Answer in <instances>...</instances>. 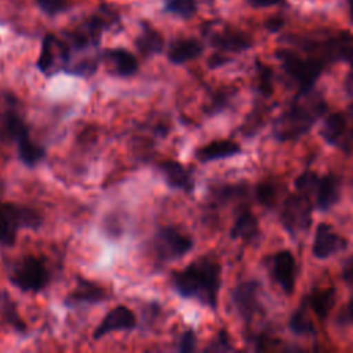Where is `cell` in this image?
I'll return each mask as SVG.
<instances>
[{
    "instance_id": "6da1fadb",
    "label": "cell",
    "mask_w": 353,
    "mask_h": 353,
    "mask_svg": "<svg viewBox=\"0 0 353 353\" xmlns=\"http://www.w3.org/2000/svg\"><path fill=\"white\" fill-rule=\"evenodd\" d=\"M172 288L182 296L216 307L221 285V266L211 256H201L171 276Z\"/></svg>"
},
{
    "instance_id": "7a4b0ae2",
    "label": "cell",
    "mask_w": 353,
    "mask_h": 353,
    "mask_svg": "<svg viewBox=\"0 0 353 353\" xmlns=\"http://www.w3.org/2000/svg\"><path fill=\"white\" fill-rule=\"evenodd\" d=\"M325 103L310 90L299 91L292 105L274 124V135L280 141L295 139L307 132L314 121L324 113Z\"/></svg>"
},
{
    "instance_id": "3957f363",
    "label": "cell",
    "mask_w": 353,
    "mask_h": 353,
    "mask_svg": "<svg viewBox=\"0 0 353 353\" xmlns=\"http://www.w3.org/2000/svg\"><path fill=\"white\" fill-rule=\"evenodd\" d=\"M43 222L41 214L30 207L14 203L0 204V245L12 247L19 229H37Z\"/></svg>"
},
{
    "instance_id": "277c9868",
    "label": "cell",
    "mask_w": 353,
    "mask_h": 353,
    "mask_svg": "<svg viewBox=\"0 0 353 353\" xmlns=\"http://www.w3.org/2000/svg\"><path fill=\"white\" fill-rule=\"evenodd\" d=\"M11 283L25 292L41 291L50 281L44 262L33 255L23 256L10 272Z\"/></svg>"
},
{
    "instance_id": "5b68a950",
    "label": "cell",
    "mask_w": 353,
    "mask_h": 353,
    "mask_svg": "<svg viewBox=\"0 0 353 353\" xmlns=\"http://www.w3.org/2000/svg\"><path fill=\"white\" fill-rule=\"evenodd\" d=\"M277 57L287 74L296 81L299 91L310 90L323 70V62L320 59H303L290 50L277 51Z\"/></svg>"
},
{
    "instance_id": "8992f818",
    "label": "cell",
    "mask_w": 353,
    "mask_h": 353,
    "mask_svg": "<svg viewBox=\"0 0 353 353\" xmlns=\"http://www.w3.org/2000/svg\"><path fill=\"white\" fill-rule=\"evenodd\" d=\"M153 247L157 256L161 261L168 262L188 254L193 247V240L176 228L165 226L156 232Z\"/></svg>"
},
{
    "instance_id": "52a82bcc",
    "label": "cell",
    "mask_w": 353,
    "mask_h": 353,
    "mask_svg": "<svg viewBox=\"0 0 353 353\" xmlns=\"http://www.w3.org/2000/svg\"><path fill=\"white\" fill-rule=\"evenodd\" d=\"M310 212L312 208L307 196L302 193L291 194L281 208V222L285 230L291 234L306 230L310 226Z\"/></svg>"
},
{
    "instance_id": "ba28073f",
    "label": "cell",
    "mask_w": 353,
    "mask_h": 353,
    "mask_svg": "<svg viewBox=\"0 0 353 353\" xmlns=\"http://www.w3.org/2000/svg\"><path fill=\"white\" fill-rule=\"evenodd\" d=\"M70 50L61 39L47 34L41 44L40 57L37 59V68L44 74H54L65 66H69Z\"/></svg>"
},
{
    "instance_id": "9c48e42d",
    "label": "cell",
    "mask_w": 353,
    "mask_h": 353,
    "mask_svg": "<svg viewBox=\"0 0 353 353\" xmlns=\"http://www.w3.org/2000/svg\"><path fill=\"white\" fill-rule=\"evenodd\" d=\"M137 327V317L131 309L124 305H119L113 307L108 314L102 319L98 327L92 332L94 339H99L114 331H130Z\"/></svg>"
},
{
    "instance_id": "30bf717a",
    "label": "cell",
    "mask_w": 353,
    "mask_h": 353,
    "mask_svg": "<svg viewBox=\"0 0 353 353\" xmlns=\"http://www.w3.org/2000/svg\"><path fill=\"white\" fill-rule=\"evenodd\" d=\"M346 245V240L338 233H335L330 225L320 223L316 229L312 251L316 258L325 259L334 255L335 252L345 250Z\"/></svg>"
},
{
    "instance_id": "8fae6325",
    "label": "cell",
    "mask_w": 353,
    "mask_h": 353,
    "mask_svg": "<svg viewBox=\"0 0 353 353\" xmlns=\"http://www.w3.org/2000/svg\"><path fill=\"white\" fill-rule=\"evenodd\" d=\"M232 302L240 317L250 320L258 309V284L247 281L237 285L232 292Z\"/></svg>"
},
{
    "instance_id": "7c38bea8",
    "label": "cell",
    "mask_w": 353,
    "mask_h": 353,
    "mask_svg": "<svg viewBox=\"0 0 353 353\" xmlns=\"http://www.w3.org/2000/svg\"><path fill=\"white\" fill-rule=\"evenodd\" d=\"M159 170L170 188L179 189L183 192L193 190L194 181L192 172L181 163L175 160H164L159 164Z\"/></svg>"
},
{
    "instance_id": "4fadbf2b",
    "label": "cell",
    "mask_w": 353,
    "mask_h": 353,
    "mask_svg": "<svg viewBox=\"0 0 353 353\" xmlns=\"http://www.w3.org/2000/svg\"><path fill=\"white\" fill-rule=\"evenodd\" d=\"M274 277L277 283L281 285L284 292L291 294L295 287V276H296V265L292 254L287 250L280 251L274 256L273 262Z\"/></svg>"
},
{
    "instance_id": "5bb4252c",
    "label": "cell",
    "mask_w": 353,
    "mask_h": 353,
    "mask_svg": "<svg viewBox=\"0 0 353 353\" xmlns=\"http://www.w3.org/2000/svg\"><path fill=\"white\" fill-rule=\"evenodd\" d=\"M341 196V181L336 175L328 174L320 178L317 190H316V201L317 207L323 211L331 208Z\"/></svg>"
},
{
    "instance_id": "9a60e30c",
    "label": "cell",
    "mask_w": 353,
    "mask_h": 353,
    "mask_svg": "<svg viewBox=\"0 0 353 353\" xmlns=\"http://www.w3.org/2000/svg\"><path fill=\"white\" fill-rule=\"evenodd\" d=\"M106 299V291L92 281L79 279V284L73 292L68 295V303L70 305H84V303H98Z\"/></svg>"
},
{
    "instance_id": "2e32d148",
    "label": "cell",
    "mask_w": 353,
    "mask_h": 353,
    "mask_svg": "<svg viewBox=\"0 0 353 353\" xmlns=\"http://www.w3.org/2000/svg\"><path fill=\"white\" fill-rule=\"evenodd\" d=\"M203 52V46L196 39H179L168 48V59L175 65L185 63L197 58Z\"/></svg>"
},
{
    "instance_id": "e0dca14e",
    "label": "cell",
    "mask_w": 353,
    "mask_h": 353,
    "mask_svg": "<svg viewBox=\"0 0 353 353\" xmlns=\"http://www.w3.org/2000/svg\"><path fill=\"white\" fill-rule=\"evenodd\" d=\"M239 152H240L239 143H236L233 141L223 139V141H214L205 146H201L200 149H197L196 157L201 163H207V161H212V160L232 157V156L237 154Z\"/></svg>"
},
{
    "instance_id": "ac0fdd59",
    "label": "cell",
    "mask_w": 353,
    "mask_h": 353,
    "mask_svg": "<svg viewBox=\"0 0 353 353\" xmlns=\"http://www.w3.org/2000/svg\"><path fill=\"white\" fill-rule=\"evenodd\" d=\"M105 55L119 76H131L138 70L137 58L124 48H112Z\"/></svg>"
},
{
    "instance_id": "d6986e66",
    "label": "cell",
    "mask_w": 353,
    "mask_h": 353,
    "mask_svg": "<svg viewBox=\"0 0 353 353\" xmlns=\"http://www.w3.org/2000/svg\"><path fill=\"white\" fill-rule=\"evenodd\" d=\"M211 43L214 47L222 50V51H233L239 52L251 46V40L245 37L243 33L225 30L222 33H216L212 36Z\"/></svg>"
},
{
    "instance_id": "ffe728a7",
    "label": "cell",
    "mask_w": 353,
    "mask_h": 353,
    "mask_svg": "<svg viewBox=\"0 0 353 353\" xmlns=\"http://www.w3.org/2000/svg\"><path fill=\"white\" fill-rule=\"evenodd\" d=\"M17 153L19 160L28 165V167H33L37 163H40L44 156H46V150L43 146H40L39 143L33 142L28 135L22 137L19 141H17Z\"/></svg>"
},
{
    "instance_id": "44dd1931",
    "label": "cell",
    "mask_w": 353,
    "mask_h": 353,
    "mask_svg": "<svg viewBox=\"0 0 353 353\" xmlns=\"http://www.w3.org/2000/svg\"><path fill=\"white\" fill-rule=\"evenodd\" d=\"M335 302V290L332 287L316 291L310 295L309 303L319 319H325Z\"/></svg>"
},
{
    "instance_id": "7402d4cb",
    "label": "cell",
    "mask_w": 353,
    "mask_h": 353,
    "mask_svg": "<svg viewBox=\"0 0 353 353\" xmlns=\"http://www.w3.org/2000/svg\"><path fill=\"white\" fill-rule=\"evenodd\" d=\"M346 128V120L341 113H332L330 114L323 127H321V137L331 145H335L339 142L341 137L343 135Z\"/></svg>"
},
{
    "instance_id": "603a6c76",
    "label": "cell",
    "mask_w": 353,
    "mask_h": 353,
    "mask_svg": "<svg viewBox=\"0 0 353 353\" xmlns=\"http://www.w3.org/2000/svg\"><path fill=\"white\" fill-rule=\"evenodd\" d=\"M258 232V222L256 218L251 212H243L230 229V236L233 239H252Z\"/></svg>"
},
{
    "instance_id": "cb8c5ba5",
    "label": "cell",
    "mask_w": 353,
    "mask_h": 353,
    "mask_svg": "<svg viewBox=\"0 0 353 353\" xmlns=\"http://www.w3.org/2000/svg\"><path fill=\"white\" fill-rule=\"evenodd\" d=\"M137 47L143 55H153L161 51L163 37L152 28H145L143 33L137 39Z\"/></svg>"
},
{
    "instance_id": "d4e9b609",
    "label": "cell",
    "mask_w": 353,
    "mask_h": 353,
    "mask_svg": "<svg viewBox=\"0 0 353 353\" xmlns=\"http://www.w3.org/2000/svg\"><path fill=\"white\" fill-rule=\"evenodd\" d=\"M165 10L182 18H190L196 14V0H165Z\"/></svg>"
},
{
    "instance_id": "484cf974",
    "label": "cell",
    "mask_w": 353,
    "mask_h": 353,
    "mask_svg": "<svg viewBox=\"0 0 353 353\" xmlns=\"http://www.w3.org/2000/svg\"><path fill=\"white\" fill-rule=\"evenodd\" d=\"M290 327L294 332L296 334H310L313 332V325L312 321L309 320V316L306 314V309L301 306L299 309L295 310L290 320Z\"/></svg>"
},
{
    "instance_id": "4316f807",
    "label": "cell",
    "mask_w": 353,
    "mask_h": 353,
    "mask_svg": "<svg viewBox=\"0 0 353 353\" xmlns=\"http://www.w3.org/2000/svg\"><path fill=\"white\" fill-rule=\"evenodd\" d=\"M319 182H320V178L314 172L305 171L295 179V188L298 193L307 196L309 193H316Z\"/></svg>"
},
{
    "instance_id": "83f0119b",
    "label": "cell",
    "mask_w": 353,
    "mask_h": 353,
    "mask_svg": "<svg viewBox=\"0 0 353 353\" xmlns=\"http://www.w3.org/2000/svg\"><path fill=\"white\" fill-rule=\"evenodd\" d=\"M4 316H6V320L19 332H23L26 330V325L25 323L22 321V319L18 316V313L15 312V307L12 303H10L7 299L4 301Z\"/></svg>"
},
{
    "instance_id": "f1b7e54d",
    "label": "cell",
    "mask_w": 353,
    "mask_h": 353,
    "mask_svg": "<svg viewBox=\"0 0 353 353\" xmlns=\"http://www.w3.org/2000/svg\"><path fill=\"white\" fill-rule=\"evenodd\" d=\"M70 0H37L39 7L48 15H55L69 6Z\"/></svg>"
},
{
    "instance_id": "f546056e",
    "label": "cell",
    "mask_w": 353,
    "mask_h": 353,
    "mask_svg": "<svg viewBox=\"0 0 353 353\" xmlns=\"http://www.w3.org/2000/svg\"><path fill=\"white\" fill-rule=\"evenodd\" d=\"M274 196H276V190H274L273 185H269V183L258 185V188H256V197H258V200L262 204L270 205L273 203V200H274Z\"/></svg>"
},
{
    "instance_id": "4dcf8cb0",
    "label": "cell",
    "mask_w": 353,
    "mask_h": 353,
    "mask_svg": "<svg viewBox=\"0 0 353 353\" xmlns=\"http://www.w3.org/2000/svg\"><path fill=\"white\" fill-rule=\"evenodd\" d=\"M196 347V334L192 330L185 331L178 341L179 352H193Z\"/></svg>"
},
{
    "instance_id": "1f68e13d",
    "label": "cell",
    "mask_w": 353,
    "mask_h": 353,
    "mask_svg": "<svg viewBox=\"0 0 353 353\" xmlns=\"http://www.w3.org/2000/svg\"><path fill=\"white\" fill-rule=\"evenodd\" d=\"M211 350H230L232 346L229 345L228 334L225 331H221L216 336V339L212 342V345L208 347Z\"/></svg>"
},
{
    "instance_id": "d6a6232c",
    "label": "cell",
    "mask_w": 353,
    "mask_h": 353,
    "mask_svg": "<svg viewBox=\"0 0 353 353\" xmlns=\"http://www.w3.org/2000/svg\"><path fill=\"white\" fill-rule=\"evenodd\" d=\"M342 274H343L345 281H346L349 285L353 287V256H350V258L345 262Z\"/></svg>"
},
{
    "instance_id": "836d02e7",
    "label": "cell",
    "mask_w": 353,
    "mask_h": 353,
    "mask_svg": "<svg viewBox=\"0 0 353 353\" xmlns=\"http://www.w3.org/2000/svg\"><path fill=\"white\" fill-rule=\"evenodd\" d=\"M283 25H284V19H281V18H279V17H273V18H270V19L266 21V28H268L269 30H272V32H276V30L281 29Z\"/></svg>"
},
{
    "instance_id": "e575fe53",
    "label": "cell",
    "mask_w": 353,
    "mask_h": 353,
    "mask_svg": "<svg viewBox=\"0 0 353 353\" xmlns=\"http://www.w3.org/2000/svg\"><path fill=\"white\" fill-rule=\"evenodd\" d=\"M281 0H248L252 7H270L279 4Z\"/></svg>"
},
{
    "instance_id": "d590c367",
    "label": "cell",
    "mask_w": 353,
    "mask_h": 353,
    "mask_svg": "<svg viewBox=\"0 0 353 353\" xmlns=\"http://www.w3.org/2000/svg\"><path fill=\"white\" fill-rule=\"evenodd\" d=\"M349 15H350V21L353 22V0H349Z\"/></svg>"
},
{
    "instance_id": "8d00e7d4",
    "label": "cell",
    "mask_w": 353,
    "mask_h": 353,
    "mask_svg": "<svg viewBox=\"0 0 353 353\" xmlns=\"http://www.w3.org/2000/svg\"><path fill=\"white\" fill-rule=\"evenodd\" d=\"M346 143H349V145H353V132H352V135L346 139Z\"/></svg>"
},
{
    "instance_id": "74e56055",
    "label": "cell",
    "mask_w": 353,
    "mask_h": 353,
    "mask_svg": "<svg viewBox=\"0 0 353 353\" xmlns=\"http://www.w3.org/2000/svg\"><path fill=\"white\" fill-rule=\"evenodd\" d=\"M349 116L353 119V103H352L350 108H349Z\"/></svg>"
}]
</instances>
